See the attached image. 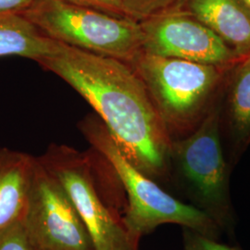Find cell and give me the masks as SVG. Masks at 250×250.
Masks as SVG:
<instances>
[{"label":"cell","mask_w":250,"mask_h":250,"mask_svg":"<svg viewBox=\"0 0 250 250\" xmlns=\"http://www.w3.org/2000/svg\"><path fill=\"white\" fill-rule=\"evenodd\" d=\"M37 158L0 147V232L22 220Z\"/></svg>","instance_id":"9"},{"label":"cell","mask_w":250,"mask_h":250,"mask_svg":"<svg viewBox=\"0 0 250 250\" xmlns=\"http://www.w3.org/2000/svg\"><path fill=\"white\" fill-rule=\"evenodd\" d=\"M81 129L93 148L101 154L116 173L126 196L124 222L136 241L161 224H174L219 240L223 232L214 222L196 208L171 196L129 161L106 126L87 119Z\"/></svg>","instance_id":"3"},{"label":"cell","mask_w":250,"mask_h":250,"mask_svg":"<svg viewBox=\"0 0 250 250\" xmlns=\"http://www.w3.org/2000/svg\"><path fill=\"white\" fill-rule=\"evenodd\" d=\"M34 0H0V13H22Z\"/></svg>","instance_id":"17"},{"label":"cell","mask_w":250,"mask_h":250,"mask_svg":"<svg viewBox=\"0 0 250 250\" xmlns=\"http://www.w3.org/2000/svg\"><path fill=\"white\" fill-rule=\"evenodd\" d=\"M72 4H76L90 9H97L109 15L131 18L127 9H125L123 0H65ZM132 19V18H131Z\"/></svg>","instance_id":"16"},{"label":"cell","mask_w":250,"mask_h":250,"mask_svg":"<svg viewBox=\"0 0 250 250\" xmlns=\"http://www.w3.org/2000/svg\"><path fill=\"white\" fill-rule=\"evenodd\" d=\"M244 2L250 8V0H244Z\"/></svg>","instance_id":"18"},{"label":"cell","mask_w":250,"mask_h":250,"mask_svg":"<svg viewBox=\"0 0 250 250\" xmlns=\"http://www.w3.org/2000/svg\"><path fill=\"white\" fill-rule=\"evenodd\" d=\"M21 223L33 250H96L72 200L38 157Z\"/></svg>","instance_id":"7"},{"label":"cell","mask_w":250,"mask_h":250,"mask_svg":"<svg viewBox=\"0 0 250 250\" xmlns=\"http://www.w3.org/2000/svg\"><path fill=\"white\" fill-rule=\"evenodd\" d=\"M182 0H123L130 17L146 20L166 12L176 10L175 7Z\"/></svg>","instance_id":"13"},{"label":"cell","mask_w":250,"mask_h":250,"mask_svg":"<svg viewBox=\"0 0 250 250\" xmlns=\"http://www.w3.org/2000/svg\"><path fill=\"white\" fill-rule=\"evenodd\" d=\"M54 40L19 13H0V58L17 56L37 62L50 53Z\"/></svg>","instance_id":"11"},{"label":"cell","mask_w":250,"mask_h":250,"mask_svg":"<svg viewBox=\"0 0 250 250\" xmlns=\"http://www.w3.org/2000/svg\"><path fill=\"white\" fill-rule=\"evenodd\" d=\"M143 52L213 66L241 59L214 32L188 12L173 10L142 21Z\"/></svg>","instance_id":"8"},{"label":"cell","mask_w":250,"mask_h":250,"mask_svg":"<svg viewBox=\"0 0 250 250\" xmlns=\"http://www.w3.org/2000/svg\"><path fill=\"white\" fill-rule=\"evenodd\" d=\"M36 63L89 103L138 170L156 182L168 177V127L143 80L126 62L55 41L53 50Z\"/></svg>","instance_id":"1"},{"label":"cell","mask_w":250,"mask_h":250,"mask_svg":"<svg viewBox=\"0 0 250 250\" xmlns=\"http://www.w3.org/2000/svg\"><path fill=\"white\" fill-rule=\"evenodd\" d=\"M133 62L166 125L177 129L188 127L221 76L217 66L143 51Z\"/></svg>","instance_id":"6"},{"label":"cell","mask_w":250,"mask_h":250,"mask_svg":"<svg viewBox=\"0 0 250 250\" xmlns=\"http://www.w3.org/2000/svg\"><path fill=\"white\" fill-rule=\"evenodd\" d=\"M52 40L132 63L143 51L141 24L65 0H34L21 13Z\"/></svg>","instance_id":"5"},{"label":"cell","mask_w":250,"mask_h":250,"mask_svg":"<svg viewBox=\"0 0 250 250\" xmlns=\"http://www.w3.org/2000/svg\"><path fill=\"white\" fill-rule=\"evenodd\" d=\"M230 90V131L233 154L238 156L250 141V55L238 62Z\"/></svg>","instance_id":"12"},{"label":"cell","mask_w":250,"mask_h":250,"mask_svg":"<svg viewBox=\"0 0 250 250\" xmlns=\"http://www.w3.org/2000/svg\"><path fill=\"white\" fill-rule=\"evenodd\" d=\"M0 250H33L21 221L0 232Z\"/></svg>","instance_id":"15"},{"label":"cell","mask_w":250,"mask_h":250,"mask_svg":"<svg viewBox=\"0 0 250 250\" xmlns=\"http://www.w3.org/2000/svg\"><path fill=\"white\" fill-rule=\"evenodd\" d=\"M188 8L240 59L250 55V8L244 0H188Z\"/></svg>","instance_id":"10"},{"label":"cell","mask_w":250,"mask_h":250,"mask_svg":"<svg viewBox=\"0 0 250 250\" xmlns=\"http://www.w3.org/2000/svg\"><path fill=\"white\" fill-rule=\"evenodd\" d=\"M38 159L72 200L96 250H138L139 241L124 222L125 190L121 183L107 185L99 176L95 155L51 144Z\"/></svg>","instance_id":"2"},{"label":"cell","mask_w":250,"mask_h":250,"mask_svg":"<svg viewBox=\"0 0 250 250\" xmlns=\"http://www.w3.org/2000/svg\"><path fill=\"white\" fill-rule=\"evenodd\" d=\"M184 250H242L238 247L223 244L200 232L183 227Z\"/></svg>","instance_id":"14"},{"label":"cell","mask_w":250,"mask_h":250,"mask_svg":"<svg viewBox=\"0 0 250 250\" xmlns=\"http://www.w3.org/2000/svg\"><path fill=\"white\" fill-rule=\"evenodd\" d=\"M181 179V200L196 208L234 237L236 215L229 189L228 165L224 159L218 111L205 118L187 138L171 144L170 161Z\"/></svg>","instance_id":"4"}]
</instances>
